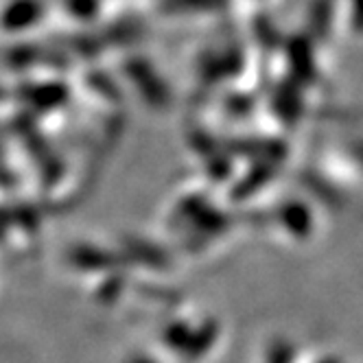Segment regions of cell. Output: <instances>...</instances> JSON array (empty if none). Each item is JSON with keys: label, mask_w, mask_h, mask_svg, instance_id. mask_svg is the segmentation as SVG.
I'll list each match as a JSON object with an SVG mask.
<instances>
[{"label": "cell", "mask_w": 363, "mask_h": 363, "mask_svg": "<svg viewBox=\"0 0 363 363\" xmlns=\"http://www.w3.org/2000/svg\"><path fill=\"white\" fill-rule=\"evenodd\" d=\"M66 11L72 18L90 20L99 11V0H66Z\"/></svg>", "instance_id": "5"}, {"label": "cell", "mask_w": 363, "mask_h": 363, "mask_svg": "<svg viewBox=\"0 0 363 363\" xmlns=\"http://www.w3.org/2000/svg\"><path fill=\"white\" fill-rule=\"evenodd\" d=\"M5 62L13 70H29L35 66H48V68H66L68 60L64 50L53 48L48 44H35V42H22L7 50Z\"/></svg>", "instance_id": "1"}, {"label": "cell", "mask_w": 363, "mask_h": 363, "mask_svg": "<svg viewBox=\"0 0 363 363\" xmlns=\"http://www.w3.org/2000/svg\"><path fill=\"white\" fill-rule=\"evenodd\" d=\"M129 363H151V361H147V359H132Z\"/></svg>", "instance_id": "6"}, {"label": "cell", "mask_w": 363, "mask_h": 363, "mask_svg": "<svg viewBox=\"0 0 363 363\" xmlns=\"http://www.w3.org/2000/svg\"><path fill=\"white\" fill-rule=\"evenodd\" d=\"M68 258H70V263H72L74 267L86 269V272H88V269H99V267H103V265L112 263V258H110L108 254H103L101 250H94V247H90V245L72 247L70 254H68Z\"/></svg>", "instance_id": "4"}, {"label": "cell", "mask_w": 363, "mask_h": 363, "mask_svg": "<svg viewBox=\"0 0 363 363\" xmlns=\"http://www.w3.org/2000/svg\"><path fill=\"white\" fill-rule=\"evenodd\" d=\"M20 99L31 112L40 114L46 110H55L68 101V88L62 82H29L20 86Z\"/></svg>", "instance_id": "2"}, {"label": "cell", "mask_w": 363, "mask_h": 363, "mask_svg": "<svg viewBox=\"0 0 363 363\" xmlns=\"http://www.w3.org/2000/svg\"><path fill=\"white\" fill-rule=\"evenodd\" d=\"M44 0H9L0 11V29L7 33L27 31L44 18Z\"/></svg>", "instance_id": "3"}]
</instances>
